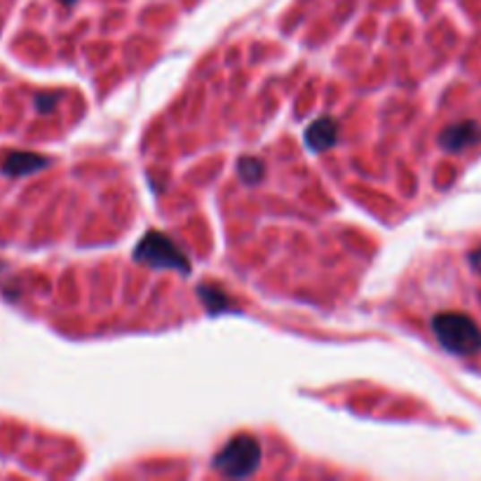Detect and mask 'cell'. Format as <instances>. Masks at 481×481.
<instances>
[{
    "instance_id": "3",
    "label": "cell",
    "mask_w": 481,
    "mask_h": 481,
    "mask_svg": "<svg viewBox=\"0 0 481 481\" xmlns=\"http://www.w3.org/2000/svg\"><path fill=\"white\" fill-rule=\"evenodd\" d=\"M134 261L155 271H191V263L185 259V253L176 247V242L158 230L143 235V240L134 249Z\"/></svg>"
},
{
    "instance_id": "8",
    "label": "cell",
    "mask_w": 481,
    "mask_h": 481,
    "mask_svg": "<svg viewBox=\"0 0 481 481\" xmlns=\"http://www.w3.org/2000/svg\"><path fill=\"white\" fill-rule=\"evenodd\" d=\"M200 296H202V301L207 303V308H210L211 313H219V310H223L228 305V301H226V296H223L221 291H214L210 289V287H200Z\"/></svg>"
},
{
    "instance_id": "4",
    "label": "cell",
    "mask_w": 481,
    "mask_h": 481,
    "mask_svg": "<svg viewBox=\"0 0 481 481\" xmlns=\"http://www.w3.org/2000/svg\"><path fill=\"white\" fill-rule=\"evenodd\" d=\"M481 142V127L475 120H460L456 125H449L442 134H439V143L442 149L449 153H460V150L475 146Z\"/></svg>"
},
{
    "instance_id": "2",
    "label": "cell",
    "mask_w": 481,
    "mask_h": 481,
    "mask_svg": "<svg viewBox=\"0 0 481 481\" xmlns=\"http://www.w3.org/2000/svg\"><path fill=\"white\" fill-rule=\"evenodd\" d=\"M261 463V444L252 434H237L214 456V468L226 477L242 479L253 475Z\"/></svg>"
},
{
    "instance_id": "5",
    "label": "cell",
    "mask_w": 481,
    "mask_h": 481,
    "mask_svg": "<svg viewBox=\"0 0 481 481\" xmlns=\"http://www.w3.org/2000/svg\"><path fill=\"white\" fill-rule=\"evenodd\" d=\"M339 123L333 117L324 116L320 120L310 125L308 132H305V143H308L310 150H317V153H324L339 142Z\"/></svg>"
},
{
    "instance_id": "9",
    "label": "cell",
    "mask_w": 481,
    "mask_h": 481,
    "mask_svg": "<svg viewBox=\"0 0 481 481\" xmlns=\"http://www.w3.org/2000/svg\"><path fill=\"white\" fill-rule=\"evenodd\" d=\"M55 104H56V97H55V94H40V97H36L38 111L50 113L52 108H55Z\"/></svg>"
},
{
    "instance_id": "7",
    "label": "cell",
    "mask_w": 481,
    "mask_h": 481,
    "mask_svg": "<svg viewBox=\"0 0 481 481\" xmlns=\"http://www.w3.org/2000/svg\"><path fill=\"white\" fill-rule=\"evenodd\" d=\"M263 174H266V167H263L261 160H256V158H245V160L240 162V176L247 181V184H256Z\"/></svg>"
},
{
    "instance_id": "1",
    "label": "cell",
    "mask_w": 481,
    "mask_h": 481,
    "mask_svg": "<svg viewBox=\"0 0 481 481\" xmlns=\"http://www.w3.org/2000/svg\"><path fill=\"white\" fill-rule=\"evenodd\" d=\"M432 331L437 340L453 355H477L481 350V329L463 313H442L432 317Z\"/></svg>"
},
{
    "instance_id": "6",
    "label": "cell",
    "mask_w": 481,
    "mask_h": 481,
    "mask_svg": "<svg viewBox=\"0 0 481 481\" xmlns=\"http://www.w3.org/2000/svg\"><path fill=\"white\" fill-rule=\"evenodd\" d=\"M47 167V158L36 153H10L3 162V172L10 176H26Z\"/></svg>"
}]
</instances>
